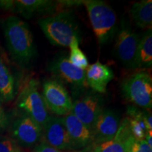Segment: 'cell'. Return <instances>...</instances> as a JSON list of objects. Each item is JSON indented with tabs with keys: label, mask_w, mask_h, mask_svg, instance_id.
<instances>
[{
	"label": "cell",
	"mask_w": 152,
	"mask_h": 152,
	"mask_svg": "<svg viewBox=\"0 0 152 152\" xmlns=\"http://www.w3.org/2000/svg\"><path fill=\"white\" fill-rule=\"evenodd\" d=\"M58 6H61L62 8H71L73 7H78L83 4V1L81 0H65V1H56Z\"/></svg>",
	"instance_id": "26"
},
{
	"label": "cell",
	"mask_w": 152,
	"mask_h": 152,
	"mask_svg": "<svg viewBox=\"0 0 152 152\" xmlns=\"http://www.w3.org/2000/svg\"><path fill=\"white\" fill-rule=\"evenodd\" d=\"M1 26L11 58L23 67L29 65L37 56V49L29 25L18 16H10L4 19Z\"/></svg>",
	"instance_id": "1"
},
{
	"label": "cell",
	"mask_w": 152,
	"mask_h": 152,
	"mask_svg": "<svg viewBox=\"0 0 152 152\" xmlns=\"http://www.w3.org/2000/svg\"><path fill=\"white\" fill-rule=\"evenodd\" d=\"M59 8L56 1L52 0H16L15 1V13L25 18L34 16L46 17L52 16Z\"/></svg>",
	"instance_id": "13"
},
{
	"label": "cell",
	"mask_w": 152,
	"mask_h": 152,
	"mask_svg": "<svg viewBox=\"0 0 152 152\" xmlns=\"http://www.w3.org/2000/svg\"><path fill=\"white\" fill-rule=\"evenodd\" d=\"M86 149L90 152H128L125 142L115 137L109 141L91 145Z\"/></svg>",
	"instance_id": "21"
},
{
	"label": "cell",
	"mask_w": 152,
	"mask_h": 152,
	"mask_svg": "<svg viewBox=\"0 0 152 152\" xmlns=\"http://www.w3.org/2000/svg\"><path fill=\"white\" fill-rule=\"evenodd\" d=\"M144 140L147 142V143L150 147H152V130H149L146 132Z\"/></svg>",
	"instance_id": "29"
},
{
	"label": "cell",
	"mask_w": 152,
	"mask_h": 152,
	"mask_svg": "<svg viewBox=\"0 0 152 152\" xmlns=\"http://www.w3.org/2000/svg\"><path fill=\"white\" fill-rule=\"evenodd\" d=\"M144 113V121L145 123L147 131L152 130V116L151 112L149 110L143 111Z\"/></svg>",
	"instance_id": "28"
},
{
	"label": "cell",
	"mask_w": 152,
	"mask_h": 152,
	"mask_svg": "<svg viewBox=\"0 0 152 152\" xmlns=\"http://www.w3.org/2000/svg\"><path fill=\"white\" fill-rule=\"evenodd\" d=\"M16 80L9 60L0 50V102L9 103L16 97Z\"/></svg>",
	"instance_id": "16"
},
{
	"label": "cell",
	"mask_w": 152,
	"mask_h": 152,
	"mask_svg": "<svg viewBox=\"0 0 152 152\" xmlns=\"http://www.w3.org/2000/svg\"><path fill=\"white\" fill-rule=\"evenodd\" d=\"M140 39V35L132 30L128 20L122 19L119 29L116 32L114 54L125 68L134 69Z\"/></svg>",
	"instance_id": "7"
},
{
	"label": "cell",
	"mask_w": 152,
	"mask_h": 152,
	"mask_svg": "<svg viewBox=\"0 0 152 152\" xmlns=\"http://www.w3.org/2000/svg\"><path fill=\"white\" fill-rule=\"evenodd\" d=\"M104 109V98L94 91L84 92L73 101L71 113L92 131L96 120Z\"/></svg>",
	"instance_id": "8"
},
{
	"label": "cell",
	"mask_w": 152,
	"mask_h": 152,
	"mask_svg": "<svg viewBox=\"0 0 152 152\" xmlns=\"http://www.w3.org/2000/svg\"><path fill=\"white\" fill-rule=\"evenodd\" d=\"M130 15L133 22L142 29L151 28L152 25V1L142 0L131 6Z\"/></svg>",
	"instance_id": "18"
},
{
	"label": "cell",
	"mask_w": 152,
	"mask_h": 152,
	"mask_svg": "<svg viewBox=\"0 0 152 152\" xmlns=\"http://www.w3.org/2000/svg\"><path fill=\"white\" fill-rule=\"evenodd\" d=\"M121 118L116 111L104 109L96 120L92 129V145L113 140L118 130Z\"/></svg>",
	"instance_id": "12"
},
{
	"label": "cell",
	"mask_w": 152,
	"mask_h": 152,
	"mask_svg": "<svg viewBox=\"0 0 152 152\" xmlns=\"http://www.w3.org/2000/svg\"><path fill=\"white\" fill-rule=\"evenodd\" d=\"M42 128L23 113L18 115L10 125V137L23 149L35 147L41 142Z\"/></svg>",
	"instance_id": "10"
},
{
	"label": "cell",
	"mask_w": 152,
	"mask_h": 152,
	"mask_svg": "<svg viewBox=\"0 0 152 152\" xmlns=\"http://www.w3.org/2000/svg\"><path fill=\"white\" fill-rule=\"evenodd\" d=\"M47 71L56 80L71 90L74 98L86 92L85 71L73 66L65 54L56 56L47 65Z\"/></svg>",
	"instance_id": "4"
},
{
	"label": "cell",
	"mask_w": 152,
	"mask_h": 152,
	"mask_svg": "<svg viewBox=\"0 0 152 152\" xmlns=\"http://www.w3.org/2000/svg\"><path fill=\"white\" fill-rule=\"evenodd\" d=\"M128 152H152L150 147L144 140H138L131 135L125 142Z\"/></svg>",
	"instance_id": "22"
},
{
	"label": "cell",
	"mask_w": 152,
	"mask_h": 152,
	"mask_svg": "<svg viewBox=\"0 0 152 152\" xmlns=\"http://www.w3.org/2000/svg\"><path fill=\"white\" fill-rule=\"evenodd\" d=\"M37 23L47 39L54 46L69 47L75 38L80 40L78 22L71 10L42 17L38 19Z\"/></svg>",
	"instance_id": "2"
},
{
	"label": "cell",
	"mask_w": 152,
	"mask_h": 152,
	"mask_svg": "<svg viewBox=\"0 0 152 152\" xmlns=\"http://www.w3.org/2000/svg\"><path fill=\"white\" fill-rule=\"evenodd\" d=\"M32 152H64L57 150L55 148L51 147L45 142H39L37 145L34 147L33 151Z\"/></svg>",
	"instance_id": "25"
},
{
	"label": "cell",
	"mask_w": 152,
	"mask_h": 152,
	"mask_svg": "<svg viewBox=\"0 0 152 152\" xmlns=\"http://www.w3.org/2000/svg\"><path fill=\"white\" fill-rule=\"evenodd\" d=\"M80 152H90V151H88V150H87L86 149H85V150H83V151H80Z\"/></svg>",
	"instance_id": "30"
},
{
	"label": "cell",
	"mask_w": 152,
	"mask_h": 152,
	"mask_svg": "<svg viewBox=\"0 0 152 152\" xmlns=\"http://www.w3.org/2000/svg\"><path fill=\"white\" fill-rule=\"evenodd\" d=\"M86 7L93 31L98 43L104 45L111 42L116 34V14L105 1L101 0H85Z\"/></svg>",
	"instance_id": "3"
},
{
	"label": "cell",
	"mask_w": 152,
	"mask_h": 152,
	"mask_svg": "<svg viewBox=\"0 0 152 152\" xmlns=\"http://www.w3.org/2000/svg\"><path fill=\"white\" fill-rule=\"evenodd\" d=\"M0 9L14 12L15 1H13V0H0Z\"/></svg>",
	"instance_id": "27"
},
{
	"label": "cell",
	"mask_w": 152,
	"mask_h": 152,
	"mask_svg": "<svg viewBox=\"0 0 152 152\" xmlns=\"http://www.w3.org/2000/svg\"><path fill=\"white\" fill-rule=\"evenodd\" d=\"M127 118L130 130L132 135L138 140H144L147 132L144 121V113L137 107L134 106H128L127 109Z\"/></svg>",
	"instance_id": "19"
},
{
	"label": "cell",
	"mask_w": 152,
	"mask_h": 152,
	"mask_svg": "<svg viewBox=\"0 0 152 152\" xmlns=\"http://www.w3.org/2000/svg\"><path fill=\"white\" fill-rule=\"evenodd\" d=\"M16 105L21 113L32 118L42 128L50 116L39 90V83L35 79L28 80L23 85L17 96Z\"/></svg>",
	"instance_id": "5"
},
{
	"label": "cell",
	"mask_w": 152,
	"mask_h": 152,
	"mask_svg": "<svg viewBox=\"0 0 152 152\" xmlns=\"http://www.w3.org/2000/svg\"><path fill=\"white\" fill-rule=\"evenodd\" d=\"M10 125L8 114L6 113L2 104L0 102V132L4 131Z\"/></svg>",
	"instance_id": "24"
},
{
	"label": "cell",
	"mask_w": 152,
	"mask_h": 152,
	"mask_svg": "<svg viewBox=\"0 0 152 152\" xmlns=\"http://www.w3.org/2000/svg\"><path fill=\"white\" fill-rule=\"evenodd\" d=\"M80 40L76 38L72 40L69 46L71 52L68 57V60L75 67L85 71L89 66V61L86 55L80 48Z\"/></svg>",
	"instance_id": "20"
},
{
	"label": "cell",
	"mask_w": 152,
	"mask_h": 152,
	"mask_svg": "<svg viewBox=\"0 0 152 152\" xmlns=\"http://www.w3.org/2000/svg\"><path fill=\"white\" fill-rule=\"evenodd\" d=\"M42 96L47 109L55 115L65 116L71 113L73 99L67 88L54 79L46 80L42 85Z\"/></svg>",
	"instance_id": "9"
},
{
	"label": "cell",
	"mask_w": 152,
	"mask_h": 152,
	"mask_svg": "<svg viewBox=\"0 0 152 152\" xmlns=\"http://www.w3.org/2000/svg\"><path fill=\"white\" fill-rule=\"evenodd\" d=\"M68 134L76 151L90 147L93 142L92 132L72 113L62 117Z\"/></svg>",
	"instance_id": "14"
},
{
	"label": "cell",
	"mask_w": 152,
	"mask_h": 152,
	"mask_svg": "<svg viewBox=\"0 0 152 152\" xmlns=\"http://www.w3.org/2000/svg\"><path fill=\"white\" fill-rule=\"evenodd\" d=\"M152 66V29L149 28L140 37L137 49L134 69L151 68Z\"/></svg>",
	"instance_id": "17"
},
{
	"label": "cell",
	"mask_w": 152,
	"mask_h": 152,
	"mask_svg": "<svg viewBox=\"0 0 152 152\" xmlns=\"http://www.w3.org/2000/svg\"><path fill=\"white\" fill-rule=\"evenodd\" d=\"M125 99L144 109L152 106V78L148 72L139 71L126 77L121 83Z\"/></svg>",
	"instance_id": "6"
},
{
	"label": "cell",
	"mask_w": 152,
	"mask_h": 152,
	"mask_svg": "<svg viewBox=\"0 0 152 152\" xmlns=\"http://www.w3.org/2000/svg\"><path fill=\"white\" fill-rule=\"evenodd\" d=\"M42 130L45 142L51 147L64 152L76 151L68 135L62 117L50 115Z\"/></svg>",
	"instance_id": "11"
},
{
	"label": "cell",
	"mask_w": 152,
	"mask_h": 152,
	"mask_svg": "<svg viewBox=\"0 0 152 152\" xmlns=\"http://www.w3.org/2000/svg\"><path fill=\"white\" fill-rule=\"evenodd\" d=\"M0 152H25L20 147L10 136L0 134Z\"/></svg>",
	"instance_id": "23"
},
{
	"label": "cell",
	"mask_w": 152,
	"mask_h": 152,
	"mask_svg": "<svg viewBox=\"0 0 152 152\" xmlns=\"http://www.w3.org/2000/svg\"><path fill=\"white\" fill-rule=\"evenodd\" d=\"M113 77L114 73L111 68L99 61L89 65L85 70V81L87 87L99 94L106 92L107 85Z\"/></svg>",
	"instance_id": "15"
}]
</instances>
